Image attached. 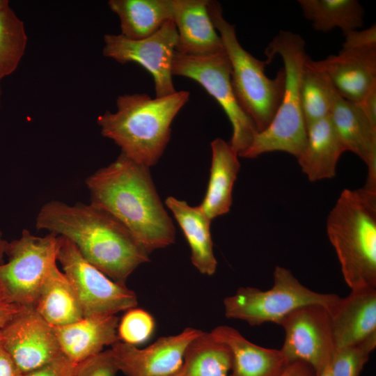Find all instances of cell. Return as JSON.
Returning <instances> with one entry per match:
<instances>
[{
	"label": "cell",
	"mask_w": 376,
	"mask_h": 376,
	"mask_svg": "<svg viewBox=\"0 0 376 376\" xmlns=\"http://www.w3.org/2000/svg\"><path fill=\"white\" fill-rule=\"evenodd\" d=\"M36 228L70 240L89 263L122 284L150 261V253L120 221L91 203L47 202L36 216Z\"/></svg>",
	"instance_id": "cell-1"
},
{
	"label": "cell",
	"mask_w": 376,
	"mask_h": 376,
	"mask_svg": "<svg viewBox=\"0 0 376 376\" xmlns=\"http://www.w3.org/2000/svg\"><path fill=\"white\" fill-rule=\"evenodd\" d=\"M91 204L120 221L150 252L173 244L174 224L153 183L150 168L120 153L86 180Z\"/></svg>",
	"instance_id": "cell-2"
},
{
	"label": "cell",
	"mask_w": 376,
	"mask_h": 376,
	"mask_svg": "<svg viewBox=\"0 0 376 376\" xmlns=\"http://www.w3.org/2000/svg\"><path fill=\"white\" fill-rule=\"evenodd\" d=\"M189 99L186 91L159 98L146 93L125 94L116 99V111H107L97 123L102 135L118 145L122 153L150 168L163 155L172 122Z\"/></svg>",
	"instance_id": "cell-3"
},
{
	"label": "cell",
	"mask_w": 376,
	"mask_h": 376,
	"mask_svg": "<svg viewBox=\"0 0 376 376\" xmlns=\"http://www.w3.org/2000/svg\"><path fill=\"white\" fill-rule=\"evenodd\" d=\"M327 234L351 290L376 288V191L345 189L329 213Z\"/></svg>",
	"instance_id": "cell-4"
},
{
	"label": "cell",
	"mask_w": 376,
	"mask_h": 376,
	"mask_svg": "<svg viewBox=\"0 0 376 376\" xmlns=\"http://www.w3.org/2000/svg\"><path fill=\"white\" fill-rule=\"evenodd\" d=\"M271 62L276 56L283 61L285 86L283 97L268 127L257 132L249 148L239 157L253 159L269 152L281 151L297 158L307 138L301 107L300 82L308 55L305 41L298 34L280 31L266 49Z\"/></svg>",
	"instance_id": "cell-5"
},
{
	"label": "cell",
	"mask_w": 376,
	"mask_h": 376,
	"mask_svg": "<svg viewBox=\"0 0 376 376\" xmlns=\"http://www.w3.org/2000/svg\"><path fill=\"white\" fill-rule=\"evenodd\" d=\"M207 9L230 61L235 97L255 124L258 132H262L270 124L283 97V68L274 79L269 78L265 68L270 62L267 59L260 61L244 49L237 40L235 26L224 18L221 4L208 0Z\"/></svg>",
	"instance_id": "cell-6"
},
{
	"label": "cell",
	"mask_w": 376,
	"mask_h": 376,
	"mask_svg": "<svg viewBox=\"0 0 376 376\" xmlns=\"http://www.w3.org/2000/svg\"><path fill=\"white\" fill-rule=\"evenodd\" d=\"M273 286L267 290L246 287L224 300L225 315L250 325L265 322L279 324L295 309L311 304L321 305L329 312L340 297L336 294L320 293L304 285L290 270L276 266L273 272Z\"/></svg>",
	"instance_id": "cell-7"
},
{
	"label": "cell",
	"mask_w": 376,
	"mask_h": 376,
	"mask_svg": "<svg viewBox=\"0 0 376 376\" xmlns=\"http://www.w3.org/2000/svg\"><path fill=\"white\" fill-rule=\"evenodd\" d=\"M60 237L49 233L36 236L23 230L21 237L8 242L7 263L0 265V286L15 304L34 308L41 288L56 265Z\"/></svg>",
	"instance_id": "cell-8"
},
{
	"label": "cell",
	"mask_w": 376,
	"mask_h": 376,
	"mask_svg": "<svg viewBox=\"0 0 376 376\" xmlns=\"http://www.w3.org/2000/svg\"><path fill=\"white\" fill-rule=\"evenodd\" d=\"M172 75L195 81L216 100L232 125L229 143L238 155L245 151L258 130L235 97L231 84V66L225 50L207 56H186L175 52Z\"/></svg>",
	"instance_id": "cell-9"
},
{
	"label": "cell",
	"mask_w": 376,
	"mask_h": 376,
	"mask_svg": "<svg viewBox=\"0 0 376 376\" xmlns=\"http://www.w3.org/2000/svg\"><path fill=\"white\" fill-rule=\"evenodd\" d=\"M60 237L57 260L70 282L84 316L108 315L136 307V293L89 263L75 245Z\"/></svg>",
	"instance_id": "cell-10"
},
{
	"label": "cell",
	"mask_w": 376,
	"mask_h": 376,
	"mask_svg": "<svg viewBox=\"0 0 376 376\" xmlns=\"http://www.w3.org/2000/svg\"><path fill=\"white\" fill-rule=\"evenodd\" d=\"M103 55L116 62L136 63L152 77L155 97L175 93L172 64L178 42L174 22L168 21L153 35L141 40H131L120 34L104 36Z\"/></svg>",
	"instance_id": "cell-11"
},
{
	"label": "cell",
	"mask_w": 376,
	"mask_h": 376,
	"mask_svg": "<svg viewBox=\"0 0 376 376\" xmlns=\"http://www.w3.org/2000/svg\"><path fill=\"white\" fill-rule=\"evenodd\" d=\"M285 331L280 350L290 364L301 361L319 372L335 350L329 310L318 304L297 308L279 322Z\"/></svg>",
	"instance_id": "cell-12"
},
{
	"label": "cell",
	"mask_w": 376,
	"mask_h": 376,
	"mask_svg": "<svg viewBox=\"0 0 376 376\" xmlns=\"http://www.w3.org/2000/svg\"><path fill=\"white\" fill-rule=\"evenodd\" d=\"M1 333L3 346L23 374L63 354L54 327L34 308L24 307Z\"/></svg>",
	"instance_id": "cell-13"
},
{
	"label": "cell",
	"mask_w": 376,
	"mask_h": 376,
	"mask_svg": "<svg viewBox=\"0 0 376 376\" xmlns=\"http://www.w3.org/2000/svg\"><path fill=\"white\" fill-rule=\"evenodd\" d=\"M201 332L187 327L143 349L119 340L111 350L119 370L127 376H172L180 368L187 347Z\"/></svg>",
	"instance_id": "cell-14"
},
{
	"label": "cell",
	"mask_w": 376,
	"mask_h": 376,
	"mask_svg": "<svg viewBox=\"0 0 376 376\" xmlns=\"http://www.w3.org/2000/svg\"><path fill=\"white\" fill-rule=\"evenodd\" d=\"M337 93L360 102L376 84V45L344 47L338 54L316 61Z\"/></svg>",
	"instance_id": "cell-15"
},
{
	"label": "cell",
	"mask_w": 376,
	"mask_h": 376,
	"mask_svg": "<svg viewBox=\"0 0 376 376\" xmlns=\"http://www.w3.org/2000/svg\"><path fill=\"white\" fill-rule=\"evenodd\" d=\"M330 118L345 151L357 155L366 165L364 188L376 191V125L366 116L359 104L337 93Z\"/></svg>",
	"instance_id": "cell-16"
},
{
	"label": "cell",
	"mask_w": 376,
	"mask_h": 376,
	"mask_svg": "<svg viewBox=\"0 0 376 376\" xmlns=\"http://www.w3.org/2000/svg\"><path fill=\"white\" fill-rule=\"evenodd\" d=\"M178 32L175 52L191 56H207L224 52L220 36L210 18L208 0H172Z\"/></svg>",
	"instance_id": "cell-17"
},
{
	"label": "cell",
	"mask_w": 376,
	"mask_h": 376,
	"mask_svg": "<svg viewBox=\"0 0 376 376\" xmlns=\"http://www.w3.org/2000/svg\"><path fill=\"white\" fill-rule=\"evenodd\" d=\"M329 313L335 350L361 340L376 331V288L352 290Z\"/></svg>",
	"instance_id": "cell-18"
},
{
	"label": "cell",
	"mask_w": 376,
	"mask_h": 376,
	"mask_svg": "<svg viewBox=\"0 0 376 376\" xmlns=\"http://www.w3.org/2000/svg\"><path fill=\"white\" fill-rule=\"evenodd\" d=\"M118 325L115 315H93L54 329L62 354L78 363L119 341Z\"/></svg>",
	"instance_id": "cell-19"
},
{
	"label": "cell",
	"mask_w": 376,
	"mask_h": 376,
	"mask_svg": "<svg viewBox=\"0 0 376 376\" xmlns=\"http://www.w3.org/2000/svg\"><path fill=\"white\" fill-rule=\"evenodd\" d=\"M210 333L230 350L232 365L229 376H281L290 365L280 350L256 345L233 327L218 326Z\"/></svg>",
	"instance_id": "cell-20"
},
{
	"label": "cell",
	"mask_w": 376,
	"mask_h": 376,
	"mask_svg": "<svg viewBox=\"0 0 376 376\" xmlns=\"http://www.w3.org/2000/svg\"><path fill=\"white\" fill-rule=\"evenodd\" d=\"M212 161L206 194L199 205L211 219L230 211L234 183L240 169L238 152L221 138L210 144Z\"/></svg>",
	"instance_id": "cell-21"
},
{
	"label": "cell",
	"mask_w": 376,
	"mask_h": 376,
	"mask_svg": "<svg viewBox=\"0 0 376 376\" xmlns=\"http://www.w3.org/2000/svg\"><path fill=\"white\" fill-rule=\"evenodd\" d=\"M345 151L330 116L307 127L304 148L297 158L303 173L311 182L330 179Z\"/></svg>",
	"instance_id": "cell-22"
},
{
	"label": "cell",
	"mask_w": 376,
	"mask_h": 376,
	"mask_svg": "<svg viewBox=\"0 0 376 376\" xmlns=\"http://www.w3.org/2000/svg\"><path fill=\"white\" fill-rule=\"evenodd\" d=\"M166 206L171 211L191 249V260L197 270L211 276L217 269L210 232L212 220L199 205L191 206L185 201L169 196Z\"/></svg>",
	"instance_id": "cell-23"
},
{
	"label": "cell",
	"mask_w": 376,
	"mask_h": 376,
	"mask_svg": "<svg viewBox=\"0 0 376 376\" xmlns=\"http://www.w3.org/2000/svg\"><path fill=\"white\" fill-rule=\"evenodd\" d=\"M119 18L120 35L131 40L148 38L172 19V0H110Z\"/></svg>",
	"instance_id": "cell-24"
},
{
	"label": "cell",
	"mask_w": 376,
	"mask_h": 376,
	"mask_svg": "<svg viewBox=\"0 0 376 376\" xmlns=\"http://www.w3.org/2000/svg\"><path fill=\"white\" fill-rule=\"evenodd\" d=\"M34 308L53 327L65 326L84 317L70 282L57 265L46 279Z\"/></svg>",
	"instance_id": "cell-25"
},
{
	"label": "cell",
	"mask_w": 376,
	"mask_h": 376,
	"mask_svg": "<svg viewBox=\"0 0 376 376\" xmlns=\"http://www.w3.org/2000/svg\"><path fill=\"white\" fill-rule=\"evenodd\" d=\"M229 347L211 333L202 331L186 348L182 363L172 376H229Z\"/></svg>",
	"instance_id": "cell-26"
},
{
	"label": "cell",
	"mask_w": 376,
	"mask_h": 376,
	"mask_svg": "<svg viewBox=\"0 0 376 376\" xmlns=\"http://www.w3.org/2000/svg\"><path fill=\"white\" fill-rule=\"evenodd\" d=\"M298 3L318 31L338 28L345 34L363 25L364 10L357 0H299Z\"/></svg>",
	"instance_id": "cell-27"
},
{
	"label": "cell",
	"mask_w": 376,
	"mask_h": 376,
	"mask_svg": "<svg viewBox=\"0 0 376 376\" xmlns=\"http://www.w3.org/2000/svg\"><path fill=\"white\" fill-rule=\"evenodd\" d=\"M336 93L316 61L308 56L300 82L301 107L306 129L330 116Z\"/></svg>",
	"instance_id": "cell-28"
},
{
	"label": "cell",
	"mask_w": 376,
	"mask_h": 376,
	"mask_svg": "<svg viewBox=\"0 0 376 376\" xmlns=\"http://www.w3.org/2000/svg\"><path fill=\"white\" fill-rule=\"evenodd\" d=\"M24 22L10 6L0 10V81L17 68L26 48Z\"/></svg>",
	"instance_id": "cell-29"
},
{
	"label": "cell",
	"mask_w": 376,
	"mask_h": 376,
	"mask_svg": "<svg viewBox=\"0 0 376 376\" xmlns=\"http://www.w3.org/2000/svg\"><path fill=\"white\" fill-rule=\"evenodd\" d=\"M376 347V331L352 345L335 350L330 361L333 376H359Z\"/></svg>",
	"instance_id": "cell-30"
},
{
	"label": "cell",
	"mask_w": 376,
	"mask_h": 376,
	"mask_svg": "<svg viewBox=\"0 0 376 376\" xmlns=\"http://www.w3.org/2000/svg\"><path fill=\"white\" fill-rule=\"evenodd\" d=\"M125 311L118 325L119 340L134 346L146 342L155 328L153 317L146 311L136 307Z\"/></svg>",
	"instance_id": "cell-31"
},
{
	"label": "cell",
	"mask_w": 376,
	"mask_h": 376,
	"mask_svg": "<svg viewBox=\"0 0 376 376\" xmlns=\"http://www.w3.org/2000/svg\"><path fill=\"white\" fill-rule=\"evenodd\" d=\"M119 368L111 349L78 363L73 376H116Z\"/></svg>",
	"instance_id": "cell-32"
},
{
	"label": "cell",
	"mask_w": 376,
	"mask_h": 376,
	"mask_svg": "<svg viewBox=\"0 0 376 376\" xmlns=\"http://www.w3.org/2000/svg\"><path fill=\"white\" fill-rule=\"evenodd\" d=\"M76 366L77 363L61 354L52 361L24 373L22 376H73Z\"/></svg>",
	"instance_id": "cell-33"
},
{
	"label": "cell",
	"mask_w": 376,
	"mask_h": 376,
	"mask_svg": "<svg viewBox=\"0 0 376 376\" xmlns=\"http://www.w3.org/2000/svg\"><path fill=\"white\" fill-rule=\"evenodd\" d=\"M24 308L14 303L0 286V329L6 326Z\"/></svg>",
	"instance_id": "cell-34"
},
{
	"label": "cell",
	"mask_w": 376,
	"mask_h": 376,
	"mask_svg": "<svg viewBox=\"0 0 376 376\" xmlns=\"http://www.w3.org/2000/svg\"><path fill=\"white\" fill-rule=\"evenodd\" d=\"M22 375L0 341V376H22Z\"/></svg>",
	"instance_id": "cell-35"
},
{
	"label": "cell",
	"mask_w": 376,
	"mask_h": 376,
	"mask_svg": "<svg viewBox=\"0 0 376 376\" xmlns=\"http://www.w3.org/2000/svg\"><path fill=\"white\" fill-rule=\"evenodd\" d=\"M368 120L376 125V84L374 85L363 99L359 103Z\"/></svg>",
	"instance_id": "cell-36"
},
{
	"label": "cell",
	"mask_w": 376,
	"mask_h": 376,
	"mask_svg": "<svg viewBox=\"0 0 376 376\" xmlns=\"http://www.w3.org/2000/svg\"><path fill=\"white\" fill-rule=\"evenodd\" d=\"M281 376H315L314 369L301 361L291 363Z\"/></svg>",
	"instance_id": "cell-37"
},
{
	"label": "cell",
	"mask_w": 376,
	"mask_h": 376,
	"mask_svg": "<svg viewBox=\"0 0 376 376\" xmlns=\"http://www.w3.org/2000/svg\"><path fill=\"white\" fill-rule=\"evenodd\" d=\"M8 242H7L3 237V233L0 230V265L4 263V256Z\"/></svg>",
	"instance_id": "cell-38"
},
{
	"label": "cell",
	"mask_w": 376,
	"mask_h": 376,
	"mask_svg": "<svg viewBox=\"0 0 376 376\" xmlns=\"http://www.w3.org/2000/svg\"><path fill=\"white\" fill-rule=\"evenodd\" d=\"M315 376H333L331 370L330 362L319 372L316 373Z\"/></svg>",
	"instance_id": "cell-39"
},
{
	"label": "cell",
	"mask_w": 376,
	"mask_h": 376,
	"mask_svg": "<svg viewBox=\"0 0 376 376\" xmlns=\"http://www.w3.org/2000/svg\"><path fill=\"white\" fill-rule=\"evenodd\" d=\"M9 5V1L7 0H0V10Z\"/></svg>",
	"instance_id": "cell-40"
},
{
	"label": "cell",
	"mask_w": 376,
	"mask_h": 376,
	"mask_svg": "<svg viewBox=\"0 0 376 376\" xmlns=\"http://www.w3.org/2000/svg\"><path fill=\"white\" fill-rule=\"evenodd\" d=\"M1 95H2V92H1V86H0V104H1Z\"/></svg>",
	"instance_id": "cell-41"
},
{
	"label": "cell",
	"mask_w": 376,
	"mask_h": 376,
	"mask_svg": "<svg viewBox=\"0 0 376 376\" xmlns=\"http://www.w3.org/2000/svg\"><path fill=\"white\" fill-rule=\"evenodd\" d=\"M1 340V329H0V341Z\"/></svg>",
	"instance_id": "cell-42"
}]
</instances>
